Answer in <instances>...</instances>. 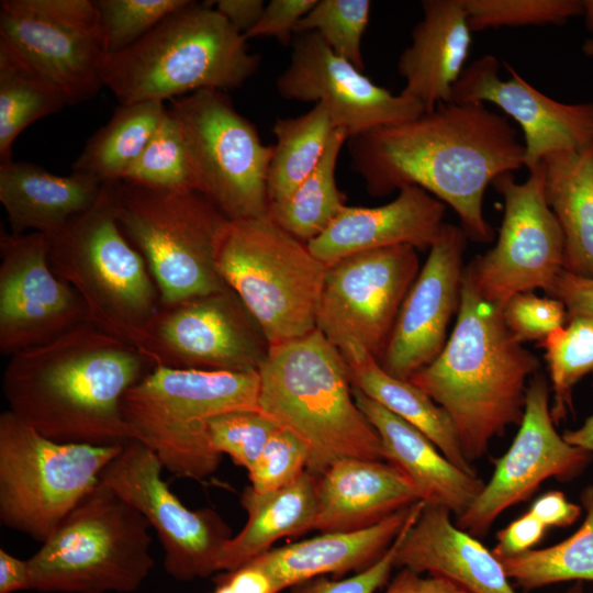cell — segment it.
<instances>
[{"mask_svg":"<svg viewBox=\"0 0 593 593\" xmlns=\"http://www.w3.org/2000/svg\"><path fill=\"white\" fill-rule=\"evenodd\" d=\"M351 169L372 195L416 186L448 204L468 239L490 243L483 214L489 184L524 166L525 148L507 118L485 103H439L417 118L347 139Z\"/></svg>","mask_w":593,"mask_h":593,"instance_id":"1","label":"cell"},{"mask_svg":"<svg viewBox=\"0 0 593 593\" xmlns=\"http://www.w3.org/2000/svg\"><path fill=\"white\" fill-rule=\"evenodd\" d=\"M152 366L138 349L89 321L9 357L2 390L9 411L58 443L130 439L121 402Z\"/></svg>","mask_w":593,"mask_h":593,"instance_id":"2","label":"cell"},{"mask_svg":"<svg viewBox=\"0 0 593 593\" xmlns=\"http://www.w3.org/2000/svg\"><path fill=\"white\" fill-rule=\"evenodd\" d=\"M539 367L507 329L502 307L480 296L463 273L456 325L440 354L410 381L449 415L472 463L495 436L521 424L527 379Z\"/></svg>","mask_w":593,"mask_h":593,"instance_id":"3","label":"cell"},{"mask_svg":"<svg viewBox=\"0 0 593 593\" xmlns=\"http://www.w3.org/2000/svg\"><path fill=\"white\" fill-rule=\"evenodd\" d=\"M257 371L258 410L306 444L309 472L320 477L346 458L387 461L356 404L345 358L317 329L269 346Z\"/></svg>","mask_w":593,"mask_h":593,"instance_id":"4","label":"cell"},{"mask_svg":"<svg viewBox=\"0 0 593 593\" xmlns=\"http://www.w3.org/2000/svg\"><path fill=\"white\" fill-rule=\"evenodd\" d=\"M210 2L188 0L125 51L105 55L103 86L119 104L174 100L203 89L228 91L259 68L260 56Z\"/></svg>","mask_w":593,"mask_h":593,"instance_id":"5","label":"cell"},{"mask_svg":"<svg viewBox=\"0 0 593 593\" xmlns=\"http://www.w3.org/2000/svg\"><path fill=\"white\" fill-rule=\"evenodd\" d=\"M118 184L103 183L90 209L46 235L48 257L79 295L88 321L138 349L160 298L144 258L119 225Z\"/></svg>","mask_w":593,"mask_h":593,"instance_id":"6","label":"cell"},{"mask_svg":"<svg viewBox=\"0 0 593 593\" xmlns=\"http://www.w3.org/2000/svg\"><path fill=\"white\" fill-rule=\"evenodd\" d=\"M258 371L152 368L121 402L130 439L148 447L177 478L201 481L222 455L212 447L209 421L222 413L257 409Z\"/></svg>","mask_w":593,"mask_h":593,"instance_id":"7","label":"cell"},{"mask_svg":"<svg viewBox=\"0 0 593 593\" xmlns=\"http://www.w3.org/2000/svg\"><path fill=\"white\" fill-rule=\"evenodd\" d=\"M146 518L100 481L30 558L32 590L133 593L155 566Z\"/></svg>","mask_w":593,"mask_h":593,"instance_id":"8","label":"cell"},{"mask_svg":"<svg viewBox=\"0 0 593 593\" xmlns=\"http://www.w3.org/2000/svg\"><path fill=\"white\" fill-rule=\"evenodd\" d=\"M217 270L254 317L269 346L316 329L327 266L268 213L230 221Z\"/></svg>","mask_w":593,"mask_h":593,"instance_id":"9","label":"cell"},{"mask_svg":"<svg viewBox=\"0 0 593 593\" xmlns=\"http://www.w3.org/2000/svg\"><path fill=\"white\" fill-rule=\"evenodd\" d=\"M118 222L144 258L160 305L223 290L217 249L228 220L195 190L118 184Z\"/></svg>","mask_w":593,"mask_h":593,"instance_id":"10","label":"cell"},{"mask_svg":"<svg viewBox=\"0 0 593 593\" xmlns=\"http://www.w3.org/2000/svg\"><path fill=\"white\" fill-rule=\"evenodd\" d=\"M122 444L52 440L9 410L0 414V521L45 542L100 482Z\"/></svg>","mask_w":593,"mask_h":593,"instance_id":"11","label":"cell"},{"mask_svg":"<svg viewBox=\"0 0 593 593\" xmlns=\"http://www.w3.org/2000/svg\"><path fill=\"white\" fill-rule=\"evenodd\" d=\"M168 110L181 130L195 190L231 221L267 214L273 145L261 142L230 97L203 89L171 100Z\"/></svg>","mask_w":593,"mask_h":593,"instance_id":"12","label":"cell"},{"mask_svg":"<svg viewBox=\"0 0 593 593\" xmlns=\"http://www.w3.org/2000/svg\"><path fill=\"white\" fill-rule=\"evenodd\" d=\"M419 270L410 245L357 253L327 266L316 329L342 355L363 350L379 360Z\"/></svg>","mask_w":593,"mask_h":593,"instance_id":"13","label":"cell"},{"mask_svg":"<svg viewBox=\"0 0 593 593\" xmlns=\"http://www.w3.org/2000/svg\"><path fill=\"white\" fill-rule=\"evenodd\" d=\"M492 186L504 199L499 238L465 267V275L480 296L503 307L518 293L549 291L564 269V239L546 200L542 164L522 183L504 172Z\"/></svg>","mask_w":593,"mask_h":593,"instance_id":"14","label":"cell"},{"mask_svg":"<svg viewBox=\"0 0 593 593\" xmlns=\"http://www.w3.org/2000/svg\"><path fill=\"white\" fill-rule=\"evenodd\" d=\"M163 468L148 447L128 439L103 469L100 481L135 507L156 532L168 575L181 582L208 578L219 571L232 530L215 510L184 506L161 478Z\"/></svg>","mask_w":593,"mask_h":593,"instance_id":"15","label":"cell"},{"mask_svg":"<svg viewBox=\"0 0 593 593\" xmlns=\"http://www.w3.org/2000/svg\"><path fill=\"white\" fill-rule=\"evenodd\" d=\"M269 345L228 287L160 305L138 350L154 367L257 371Z\"/></svg>","mask_w":593,"mask_h":593,"instance_id":"16","label":"cell"},{"mask_svg":"<svg viewBox=\"0 0 593 593\" xmlns=\"http://www.w3.org/2000/svg\"><path fill=\"white\" fill-rule=\"evenodd\" d=\"M0 41L43 74L68 105L91 100L104 87L94 1L1 0Z\"/></svg>","mask_w":593,"mask_h":593,"instance_id":"17","label":"cell"},{"mask_svg":"<svg viewBox=\"0 0 593 593\" xmlns=\"http://www.w3.org/2000/svg\"><path fill=\"white\" fill-rule=\"evenodd\" d=\"M550 388L539 373L526 390L525 410L518 432L495 470L456 525L474 537H484L507 508L527 501L547 479L570 481L591 461L590 452L569 445L551 417Z\"/></svg>","mask_w":593,"mask_h":593,"instance_id":"18","label":"cell"},{"mask_svg":"<svg viewBox=\"0 0 593 593\" xmlns=\"http://www.w3.org/2000/svg\"><path fill=\"white\" fill-rule=\"evenodd\" d=\"M77 292L51 266L43 233L0 235V353L11 357L87 322Z\"/></svg>","mask_w":593,"mask_h":593,"instance_id":"19","label":"cell"},{"mask_svg":"<svg viewBox=\"0 0 593 593\" xmlns=\"http://www.w3.org/2000/svg\"><path fill=\"white\" fill-rule=\"evenodd\" d=\"M276 88L286 100L324 103L335 127L344 130L348 138L425 112L416 100L371 81L315 32L294 35L290 63Z\"/></svg>","mask_w":593,"mask_h":593,"instance_id":"20","label":"cell"},{"mask_svg":"<svg viewBox=\"0 0 593 593\" xmlns=\"http://www.w3.org/2000/svg\"><path fill=\"white\" fill-rule=\"evenodd\" d=\"M467 239L460 226L445 223L429 248L378 360L389 374L410 380L444 349L448 325L460 307Z\"/></svg>","mask_w":593,"mask_h":593,"instance_id":"21","label":"cell"},{"mask_svg":"<svg viewBox=\"0 0 593 593\" xmlns=\"http://www.w3.org/2000/svg\"><path fill=\"white\" fill-rule=\"evenodd\" d=\"M505 68L508 80L500 78V65L493 55L475 59L454 85L451 102H491L514 119L524 134V166L528 171L552 153L593 146V102H559L530 86L508 64Z\"/></svg>","mask_w":593,"mask_h":593,"instance_id":"22","label":"cell"},{"mask_svg":"<svg viewBox=\"0 0 593 593\" xmlns=\"http://www.w3.org/2000/svg\"><path fill=\"white\" fill-rule=\"evenodd\" d=\"M445 212L446 204L427 191L403 187L394 200L380 206L346 205L307 247L326 266L357 253L399 245L429 249L441 234Z\"/></svg>","mask_w":593,"mask_h":593,"instance_id":"23","label":"cell"},{"mask_svg":"<svg viewBox=\"0 0 593 593\" xmlns=\"http://www.w3.org/2000/svg\"><path fill=\"white\" fill-rule=\"evenodd\" d=\"M394 567L443 577L470 593H517L501 561L440 506H424L398 548Z\"/></svg>","mask_w":593,"mask_h":593,"instance_id":"24","label":"cell"},{"mask_svg":"<svg viewBox=\"0 0 593 593\" xmlns=\"http://www.w3.org/2000/svg\"><path fill=\"white\" fill-rule=\"evenodd\" d=\"M418 501L413 484L394 465L342 459L318 477L313 530L333 533L367 528Z\"/></svg>","mask_w":593,"mask_h":593,"instance_id":"25","label":"cell"},{"mask_svg":"<svg viewBox=\"0 0 593 593\" xmlns=\"http://www.w3.org/2000/svg\"><path fill=\"white\" fill-rule=\"evenodd\" d=\"M423 19L400 55L398 70L405 86L400 93L416 100L425 112L451 102L454 85L465 69L471 29L463 0H424Z\"/></svg>","mask_w":593,"mask_h":593,"instance_id":"26","label":"cell"},{"mask_svg":"<svg viewBox=\"0 0 593 593\" xmlns=\"http://www.w3.org/2000/svg\"><path fill=\"white\" fill-rule=\"evenodd\" d=\"M356 404L377 430L385 460L398 467L413 484L419 501L463 514L484 482L456 467L419 430L353 387Z\"/></svg>","mask_w":593,"mask_h":593,"instance_id":"27","label":"cell"},{"mask_svg":"<svg viewBox=\"0 0 593 593\" xmlns=\"http://www.w3.org/2000/svg\"><path fill=\"white\" fill-rule=\"evenodd\" d=\"M415 504V503H414ZM358 530L322 533L313 538L270 549L253 559L282 590L305 580L363 571L378 561L403 529L413 505Z\"/></svg>","mask_w":593,"mask_h":593,"instance_id":"28","label":"cell"},{"mask_svg":"<svg viewBox=\"0 0 593 593\" xmlns=\"http://www.w3.org/2000/svg\"><path fill=\"white\" fill-rule=\"evenodd\" d=\"M103 183L87 175H54L29 161L0 164V202L11 233L48 235L90 209Z\"/></svg>","mask_w":593,"mask_h":593,"instance_id":"29","label":"cell"},{"mask_svg":"<svg viewBox=\"0 0 593 593\" xmlns=\"http://www.w3.org/2000/svg\"><path fill=\"white\" fill-rule=\"evenodd\" d=\"M318 477L305 470L293 483L268 493L246 486L240 504L247 513L243 529L223 548L219 571L234 570L270 550L288 536L313 530L317 513Z\"/></svg>","mask_w":593,"mask_h":593,"instance_id":"30","label":"cell"},{"mask_svg":"<svg viewBox=\"0 0 593 593\" xmlns=\"http://www.w3.org/2000/svg\"><path fill=\"white\" fill-rule=\"evenodd\" d=\"M545 195L564 239V269L593 279V146L541 161Z\"/></svg>","mask_w":593,"mask_h":593,"instance_id":"31","label":"cell"},{"mask_svg":"<svg viewBox=\"0 0 593 593\" xmlns=\"http://www.w3.org/2000/svg\"><path fill=\"white\" fill-rule=\"evenodd\" d=\"M345 358L351 385L424 434L459 469L477 474L462 450L449 415L410 380L389 374L363 350H350Z\"/></svg>","mask_w":593,"mask_h":593,"instance_id":"32","label":"cell"},{"mask_svg":"<svg viewBox=\"0 0 593 593\" xmlns=\"http://www.w3.org/2000/svg\"><path fill=\"white\" fill-rule=\"evenodd\" d=\"M167 109L160 101L119 104L110 120L86 142L71 166L72 172L101 183L121 181L159 127Z\"/></svg>","mask_w":593,"mask_h":593,"instance_id":"33","label":"cell"},{"mask_svg":"<svg viewBox=\"0 0 593 593\" xmlns=\"http://www.w3.org/2000/svg\"><path fill=\"white\" fill-rule=\"evenodd\" d=\"M335 130L331 113L322 102L302 115L275 121L276 144L267 178L269 205L287 200L311 175Z\"/></svg>","mask_w":593,"mask_h":593,"instance_id":"34","label":"cell"},{"mask_svg":"<svg viewBox=\"0 0 593 593\" xmlns=\"http://www.w3.org/2000/svg\"><path fill=\"white\" fill-rule=\"evenodd\" d=\"M68 105L63 93L14 48L0 41V164L30 124Z\"/></svg>","mask_w":593,"mask_h":593,"instance_id":"35","label":"cell"},{"mask_svg":"<svg viewBox=\"0 0 593 593\" xmlns=\"http://www.w3.org/2000/svg\"><path fill=\"white\" fill-rule=\"evenodd\" d=\"M347 139V133L336 128L311 175L287 200L269 205L268 214L305 244L320 236L346 206V197L336 184L335 170Z\"/></svg>","mask_w":593,"mask_h":593,"instance_id":"36","label":"cell"},{"mask_svg":"<svg viewBox=\"0 0 593 593\" xmlns=\"http://www.w3.org/2000/svg\"><path fill=\"white\" fill-rule=\"evenodd\" d=\"M585 518L567 539L499 559L510 580L530 591L559 582H593V484L580 494Z\"/></svg>","mask_w":593,"mask_h":593,"instance_id":"37","label":"cell"},{"mask_svg":"<svg viewBox=\"0 0 593 593\" xmlns=\"http://www.w3.org/2000/svg\"><path fill=\"white\" fill-rule=\"evenodd\" d=\"M545 348L553 402L550 407L555 424L573 412V389L588 373H593V317H568L564 326L540 342Z\"/></svg>","mask_w":593,"mask_h":593,"instance_id":"38","label":"cell"},{"mask_svg":"<svg viewBox=\"0 0 593 593\" xmlns=\"http://www.w3.org/2000/svg\"><path fill=\"white\" fill-rule=\"evenodd\" d=\"M121 181L170 191L195 190L181 130L168 109L152 139Z\"/></svg>","mask_w":593,"mask_h":593,"instance_id":"39","label":"cell"},{"mask_svg":"<svg viewBox=\"0 0 593 593\" xmlns=\"http://www.w3.org/2000/svg\"><path fill=\"white\" fill-rule=\"evenodd\" d=\"M370 8L369 0H317L298 23L295 34L317 33L336 55L363 71L361 38Z\"/></svg>","mask_w":593,"mask_h":593,"instance_id":"40","label":"cell"},{"mask_svg":"<svg viewBox=\"0 0 593 593\" xmlns=\"http://www.w3.org/2000/svg\"><path fill=\"white\" fill-rule=\"evenodd\" d=\"M188 0H96L105 55L134 45Z\"/></svg>","mask_w":593,"mask_h":593,"instance_id":"41","label":"cell"},{"mask_svg":"<svg viewBox=\"0 0 593 593\" xmlns=\"http://www.w3.org/2000/svg\"><path fill=\"white\" fill-rule=\"evenodd\" d=\"M471 31L566 23L583 14L582 0H463Z\"/></svg>","mask_w":593,"mask_h":593,"instance_id":"42","label":"cell"},{"mask_svg":"<svg viewBox=\"0 0 593 593\" xmlns=\"http://www.w3.org/2000/svg\"><path fill=\"white\" fill-rule=\"evenodd\" d=\"M278 425L257 409L219 414L209 421L212 447L247 470L254 467Z\"/></svg>","mask_w":593,"mask_h":593,"instance_id":"43","label":"cell"},{"mask_svg":"<svg viewBox=\"0 0 593 593\" xmlns=\"http://www.w3.org/2000/svg\"><path fill=\"white\" fill-rule=\"evenodd\" d=\"M310 451L294 433L278 427L248 471L250 488L257 493L282 489L306 470Z\"/></svg>","mask_w":593,"mask_h":593,"instance_id":"44","label":"cell"},{"mask_svg":"<svg viewBox=\"0 0 593 593\" xmlns=\"http://www.w3.org/2000/svg\"><path fill=\"white\" fill-rule=\"evenodd\" d=\"M502 315L507 329L521 344L541 342L568 321L567 309L560 300L532 292L512 296L502 307Z\"/></svg>","mask_w":593,"mask_h":593,"instance_id":"45","label":"cell"},{"mask_svg":"<svg viewBox=\"0 0 593 593\" xmlns=\"http://www.w3.org/2000/svg\"><path fill=\"white\" fill-rule=\"evenodd\" d=\"M423 506L424 502L422 501L413 505L403 529L391 547L369 568L346 579H328L325 575L312 578L291 586L290 593H374L387 583L394 568L395 555L403 536L416 521Z\"/></svg>","mask_w":593,"mask_h":593,"instance_id":"46","label":"cell"},{"mask_svg":"<svg viewBox=\"0 0 593 593\" xmlns=\"http://www.w3.org/2000/svg\"><path fill=\"white\" fill-rule=\"evenodd\" d=\"M317 0H271L257 24L244 36L246 40L269 36L283 45L292 44L298 23Z\"/></svg>","mask_w":593,"mask_h":593,"instance_id":"47","label":"cell"},{"mask_svg":"<svg viewBox=\"0 0 593 593\" xmlns=\"http://www.w3.org/2000/svg\"><path fill=\"white\" fill-rule=\"evenodd\" d=\"M546 530L537 517L526 512L496 534L492 552L501 559L529 551L544 538Z\"/></svg>","mask_w":593,"mask_h":593,"instance_id":"48","label":"cell"},{"mask_svg":"<svg viewBox=\"0 0 593 593\" xmlns=\"http://www.w3.org/2000/svg\"><path fill=\"white\" fill-rule=\"evenodd\" d=\"M279 583L255 561L231 571H224L215 578L211 593H279Z\"/></svg>","mask_w":593,"mask_h":593,"instance_id":"49","label":"cell"},{"mask_svg":"<svg viewBox=\"0 0 593 593\" xmlns=\"http://www.w3.org/2000/svg\"><path fill=\"white\" fill-rule=\"evenodd\" d=\"M547 294L564 304L568 317L575 315L593 317V279L562 269Z\"/></svg>","mask_w":593,"mask_h":593,"instance_id":"50","label":"cell"},{"mask_svg":"<svg viewBox=\"0 0 593 593\" xmlns=\"http://www.w3.org/2000/svg\"><path fill=\"white\" fill-rule=\"evenodd\" d=\"M582 506L569 502L560 491H548L537 497L528 512L537 517L547 528L568 527L580 517Z\"/></svg>","mask_w":593,"mask_h":593,"instance_id":"51","label":"cell"},{"mask_svg":"<svg viewBox=\"0 0 593 593\" xmlns=\"http://www.w3.org/2000/svg\"><path fill=\"white\" fill-rule=\"evenodd\" d=\"M383 593H470L456 583L438 575L428 577L402 568Z\"/></svg>","mask_w":593,"mask_h":593,"instance_id":"52","label":"cell"},{"mask_svg":"<svg viewBox=\"0 0 593 593\" xmlns=\"http://www.w3.org/2000/svg\"><path fill=\"white\" fill-rule=\"evenodd\" d=\"M212 3L214 9L243 35L257 24L266 5L262 0H217Z\"/></svg>","mask_w":593,"mask_h":593,"instance_id":"53","label":"cell"},{"mask_svg":"<svg viewBox=\"0 0 593 593\" xmlns=\"http://www.w3.org/2000/svg\"><path fill=\"white\" fill-rule=\"evenodd\" d=\"M32 590L29 560H22L0 549V593Z\"/></svg>","mask_w":593,"mask_h":593,"instance_id":"54","label":"cell"},{"mask_svg":"<svg viewBox=\"0 0 593 593\" xmlns=\"http://www.w3.org/2000/svg\"><path fill=\"white\" fill-rule=\"evenodd\" d=\"M562 438L571 446L593 454V413L575 429H567Z\"/></svg>","mask_w":593,"mask_h":593,"instance_id":"55","label":"cell"},{"mask_svg":"<svg viewBox=\"0 0 593 593\" xmlns=\"http://www.w3.org/2000/svg\"><path fill=\"white\" fill-rule=\"evenodd\" d=\"M582 4L585 25L591 32L593 40V0H582Z\"/></svg>","mask_w":593,"mask_h":593,"instance_id":"56","label":"cell"},{"mask_svg":"<svg viewBox=\"0 0 593 593\" xmlns=\"http://www.w3.org/2000/svg\"><path fill=\"white\" fill-rule=\"evenodd\" d=\"M564 593H586L584 582H573V584Z\"/></svg>","mask_w":593,"mask_h":593,"instance_id":"57","label":"cell"},{"mask_svg":"<svg viewBox=\"0 0 593 593\" xmlns=\"http://www.w3.org/2000/svg\"><path fill=\"white\" fill-rule=\"evenodd\" d=\"M582 51L585 55L593 57V40H586L582 46Z\"/></svg>","mask_w":593,"mask_h":593,"instance_id":"58","label":"cell"}]
</instances>
